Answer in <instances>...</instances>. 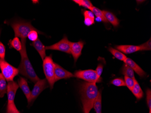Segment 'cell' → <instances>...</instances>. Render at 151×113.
<instances>
[{"instance_id": "obj_9", "label": "cell", "mask_w": 151, "mask_h": 113, "mask_svg": "<svg viewBox=\"0 0 151 113\" xmlns=\"http://www.w3.org/2000/svg\"><path fill=\"white\" fill-rule=\"evenodd\" d=\"M54 75L56 82L61 79H66L74 77V75L72 73L64 69L57 63H54Z\"/></svg>"}, {"instance_id": "obj_35", "label": "cell", "mask_w": 151, "mask_h": 113, "mask_svg": "<svg viewBox=\"0 0 151 113\" xmlns=\"http://www.w3.org/2000/svg\"><path fill=\"white\" fill-rule=\"evenodd\" d=\"M149 113H151V110H149Z\"/></svg>"}, {"instance_id": "obj_23", "label": "cell", "mask_w": 151, "mask_h": 113, "mask_svg": "<svg viewBox=\"0 0 151 113\" xmlns=\"http://www.w3.org/2000/svg\"><path fill=\"white\" fill-rule=\"evenodd\" d=\"M121 72L122 74L124 75V76H128L134 79H135L134 71L129 66L125 63H124Z\"/></svg>"}, {"instance_id": "obj_18", "label": "cell", "mask_w": 151, "mask_h": 113, "mask_svg": "<svg viewBox=\"0 0 151 113\" xmlns=\"http://www.w3.org/2000/svg\"><path fill=\"white\" fill-rule=\"evenodd\" d=\"M9 46L10 48H14L17 51H21L22 48V42L18 37H15L9 40Z\"/></svg>"}, {"instance_id": "obj_8", "label": "cell", "mask_w": 151, "mask_h": 113, "mask_svg": "<svg viewBox=\"0 0 151 113\" xmlns=\"http://www.w3.org/2000/svg\"><path fill=\"white\" fill-rule=\"evenodd\" d=\"M70 41L68 40L67 36H64L61 40L58 43L51 46H45L46 50H58L68 54H71Z\"/></svg>"}, {"instance_id": "obj_12", "label": "cell", "mask_w": 151, "mask_h": 113, "mask_svg": "<svg viewBox=\"0 0 151 113\" xmlns=\"http://www.w3.org/2000/svg\"><path fill=\"white\" fill-rule=\"evenodd\" d=\"M124 62V63L129 66L133 69V70L137 74H138V75L140 76L141 77H144L146 75L145 72L132 59L127 57Z\"/></svg>"}, {"instance_id": "obj_3", "label": "cell", "mask_w": 151, "mask_h": 113, "mask_svg": "<svg viewBox=\"0 0 151 113\" xmlns=\"http://www.w3.org/2000/svg\"><path fill=\"white\" fill-rule=\"evenodd\" d=\"M7 23L13 29L15 37L21 39H26L29 33L32 30H38L31 24V23L23 20H16L10 23L7 22Z\"/></svg>"}, {"instance_id": "obj_21", "label": "cell", "mask_w": 151, "mask_h": 113, "mask_svg": "<svg viewBox=\"0 0 151 113\" xmlns=\"http://www.w3.org/2000/svg\"><path fill=\"white\" fill-rule=\"evenodd\" d=\"M131 91L134 96L138 100H140L143 97V92L138 81H136Z\"/></svg>"}, {"instance_id": "obj_30", "label": "cell", "mask_w": 151, "mask_h": 113, "mask_svg": "<svg viewBox=\"0 0 151 113\" xmlns=\"http://www.w3.org/2000/svg\"><path fill=\"white\" fill-rule=\"evenodd\" d=\"M6 113H20L17 109L15 104H9L7 106Z\"/></svg>"}, {"instance_id": "obj_26", "label": "cell", "mask_w": 151, "mask_h": 113, "mask_svg": "<svg viewBox=\"0 0 151 113\" xmlns=\"http://www.w3.org/2000/svg\"><path fill=\"white\" fill-rule=\"evenodd\" d=\"M38 34L43 35V33L38 30H32L29 33L28 36H27V38H28L29 40L33 42L39 39L38 38Z\"/></svg>"}, {"instance_id": "obj_19", "label": "cell", "mask_w": 151, "mask_h": 113, "mask_svg": "<svg viewBox=\"0 0 151 113\" xmlns=\"http://www.w3.org/2000/svg\"><path fill=\"white\" fill-rule=\"evenodd\" d=\"M91 11L96 16L97 19H98L97 20L99 22H102L105 23H107L108 22L104 16L103 11H101L99 8H96V7L93 6Z\"/></svg>"}, {"instance_id": "obj_27", "label": "cell", "mask_w": 151, "mask_h": 113, "mask_svg": "<svg viewBox=\"0 0 151 113\" xmlns=\"http://www.w3.org/2000/svg\"><path fill=\"white\" fill-rule=\"evenodd\" d=\"M124 82H125V86H127L129 90L131 91L132 88L134 87L136 80L135 79L131 78L128 76H124Z\"/></svg>"}, {"instance_id": "obj_24", "label": "cell", "mask_w": 151, "mask_h": 113, "mask_svg": "<svg viewBox=\"0 0 151 113\" xmlns=\"http://www.w3.org/2000/svg\"><path fill=\"white\" fill-rule=\"evenodd\" d=\"M109 50L114 56V57L116 58L117 59L120 60V61L124 62V60L127 58V57L124 53L120 52V51L118 50L117 49L110 47L109 48Z\"/></svg>"}, {"instance_id": "obj_15", "label": "cell", "mask_w": 151, "mask_h": 113, "mask_svg": "<svg viewBox=\"0 0 151 113\" xmlns=\"http://www.w3.org/2000/svg\"><path fill=\"white\" fill-rule=\"evenodd\" d=\"M30 45L35 48L43 61L46 57L45 46L40 40V39H38L37 40L32 42L30 44Z\"/></svg>"}, {"instance_id": "obj_10", "label": "cell", "mask_w": 151, "mask_h": 113, "mask_svg": "<svg viewBox=\"0 0 151 113\" xmlns=\"http://www.w3.org/2000/svg\"><path fill=\"white\" fill-rule=\"evenodd\" d=\"M19 87V86L18 84L16 81H11L8 82L7 89V95L8 98L7 105L15 103L14 100Z\"/></svg>"}, {"instance_id": "obj_13", "label": "cell", "mask_w": 151, "mask_h": 113, "mask_svg": "<svg viewBox=\"0 0 151 113\" xmlns=\"http://www.w3.org/2000/svg\"><path fill=\"white\" fill-rule=\"evenodd\" d=\"M119 51L125 54H130L140 51L139 46L131 45H122L115 46Z\"/></svg>"}, {"instance_id": "obj_16", "label": "cell", "mask_w": 151, "mask_h": 113, "mask_svg": "<svg viewBox=\"0 0 151 113\" xmlns=\"http://www.w3.org/2000/svg\"><path fill=\"white\" fill-rule=\"evenodd\" d=\"M82 12L84 16V24L87 26L92 25L95 23V16L91 11L82 10Z\"/></svg>"}, {"instance_id": "obj_1", "label": "cell", "mask_w": 151, "mask_h": 113, "mask_svg": "<svg viewBox=\"0 0 151 113\" xmlns=\"http://www.w3.org/2000/svg\"><path fill=\"white\" fill-rule=\"evenodd\" d=\"M79 92L83 112L89 113L93 108L94 102L98 95V87L96 83L83 82L80 86Z\"/></svg>"}, {"instance_id": "obj_34", "label": "cell", "mask_w": 151, "mask_h": 113, "mask_svg": "<svg viewBox=\"0 0 151 113\" xmlns=\"http://www.w3.org/2000/svg\"><path fill=\"white\" fill-rule=\"evenodd\" d=\"M1 29H0V36H1Z\"/></svg>"}, {"instance_id": "obj_28", "label": "cell", "mask_w": 151, "mask_h": 113, "mask_svg": "<svg viewBox=\"0 0 151 113\" xmlns=\"http://www.w3.org/2000/svg\"><path fill=\"white\" fill-rule=\"evenodd\" d=\"M111 83L113 85L117 86H126L124 81L120 78L114 79L111 81Z\"/></svg>"}, {"instance_id": "obj_25", "label": "cell", "mask_w": 151, "mask_h": 113, "mask_svg": "<svg viewBox=\"0 0 151 113\" xmlns=\"http://www.w3.org/2000/svg\"><path fill=\"white\" fill-rule=\"evenodd\" d=\"M73 1L78 5L80 6L84 7L90 10L93 6L91 2L89 0H73Z\"/></svg>"}, {"instance_id": "obj_6", "label": "cell", "mask_w": 151, "mask_h": 113, "mask_svg": "<svg viewBox=\"0 0 151 113\" xmlns=\"http://www.w3.org/2000/svg\"><path fill=\"white\" fill-rule=\"evenodd\" d=\"M74 77L81 79L89 83H98L101 81L98 77L96 71L92 69L77 71L74 73Z\"/></svg>"}, {"instance_id": "obj_31", "label": "cell", "mask_w": 151, "mask_h": 113, "mask_svg": "<svg viewBox=\"0 0 151 113\" xmlns=\"http://www.w3.org/2000/svg\"><path fill=\"white\" fill-rule=\"evenodd\" d=\"M146 101L149 110L151 109V89H148L146 91Z\"/></svg>"}, {"instance_id": "obj_29", "label": "cell", "mask_w": 151, "mask_h": 113, "mask_svg": "<svg viewBox=\"0 0 151 113\" xmlns=\"http://www.w3.org/2000/svg\"><path fill=\"white\" fill-rule=\"evenodd\" d=\"M151 39L146 43L139 45L140 51L151 50Z\"/></svg>"}, {"instance_id": "obj_32", "label": "cell", "mask_w": 151, "mask_h": 113, "mask_svg": "<svg viewBox=\"0 0 151 113\" xmlns=\"http://www.w3.org/2000/svg\"><path fill=\"white\" fill-rule=\"evenodd\" d=\"M6 55V47L2 44V42H0V58L1 59H5Z\"/></svg>"}, {"instance_id": "obj_33", "label": "cell", "mask_w": 151, "mask_h": 113, "mask_svg": "<svg viewBox=\"0 0 151 113\" xmlns=\"http://www.w3.org/2000/svg\"><path fill=\"white\" fill-rule=\"evenodd\" d=\"M103 70V65L102 64H98L97 68L96 69V72L98 76V77L101 78V75L102 73Z\"/></svg>"}, {"instance_id": "obj_2", "label": "cell", "mask_w": 151, "mask_h": 113, "mask_svg": "<svg viewBox=\"0 0 151 113\" xmlns=\"http://www.w3.org/2000/svg\"><path fill=\"white\" fill-rule=\"evenodd\" d=\"M26 39H22V48L19 52L21 55V61L18 68L20 74L29 79L33 83H35L40 79L31 65L29 59L26 48Z\"/></svg>"}, {"instance_id": "obj_4", "label": "cell", "mask_w": 151, "mask_h": 113, "mask_svg": "<svg viewBox=\"0 0 151 113\" xmlns=\"http://www.w3.org/2000/svg\"><path fill=\"white\" fill-rule=\"evenodd\" d=\"M54 63L52 60V55L46 56L43 60V68L46 79L49 83L51 89H52L55 83L54 75Z\"/></svg>"}, {"instance_id": "obj_7", "label": "cell", "mask_w": 151, "mask_h": 113, "mask_svg": "<svg viewBox=\"0 0 151 113\" xmlns=\"http://www.w3.org/2000/svg\"><path fill=\"white\" fill-rule=\"evenodd\" d=\"M49 86L46 79H40L35 83L33 90L30 93V98L28 101L29 104L34 101L38 96L46 88L49 87Z\"/></svg>"}, {"instance_id": "obj_11", "label": "cell", "mask_w": 151, "mask_h": 113, "mask_svg": "<svg viewBox=\"0 0 151 113\" xmlns=\"http://www.w3.org/2000/svg\"><path fill=\"white\" fill-rule=\"evenodd\" d=\"M70 44L71 54L73 55L74 63H76L81 55V51L83 48L84 43L82 41L80 40L78 42H70Z\"/></svg>"}, {"instance_id": "obj_17", "label": "cell", "mask_w": 151, "mask_h": 113, "mask_svg": "<svg viewBox=\"0 0 151 113\" xmlns=\"http://www.w3.org/2000/svg\"><path fill=\"white\" fill-rule=\"evenodd\" d=\"M103 12L108 22L111 23L114 27H117L119 25V20L112 13L107 11H103Z\"/></svg>"}, {"instance_id": "obj_5", "label": "cell", "mask_w": 151, "mask_h": 113, "mask_svg": "<svg viewBox=\"0 0 151 113\" xmlns=\"http://www.w3.org/2000/svg\"><path fill=\"white\" fill-rule=\"evenodd\" d=\"M0 69L1 70V74L6 81H13L15 76L19 73L18 69L15 68L9 64L5 59L0 58Z\"/></svg>"}, {"instance_id": "obj_14", "label": "cell", "mask_w": 151, "mask_h": 113, "mask_svg": "<svg viewBox=\"0 0 151 113\" xmlns=\"http://www.w3.org/2000/svg\"><path fill=\"white\" fill-rule=\"evenodd\" d=\"M18 83L19 86L22 89L27 98V101H28L30 98L31 91L28 85L27 80L24 77H20L18 80Z\"/></svg>"}, {"instance_id": "obj_22", "label": "cell", "mask_w": 151, "mask_h": 113, "mask_svg": "<svg viewBox=\"0 0 151 113\" xmlns=\"http://www.w3.org/2000/svg\"><path fill=\"white\" fill-rule=\"evenodd\" d=\"M7 85L6 80L5 79L2 74L0 73V98L4 96L5 94L7 93Z\"/></svg>"}, {"instance_id": "obj_20", "label": "cell", "mask_w": 151, "mask_h": 113, "mask_svg": "<svg viewBox=\"0 0 151 113\" xmlns=\"http://www.w3.org/2000/svg\"><path fill=\"white\" fill-rule=\"evenodd\" d=\"M93 108L96 113H102V96L101 90L99 91L98 95L94 102Z\"/></svg>"}]
</instances>
